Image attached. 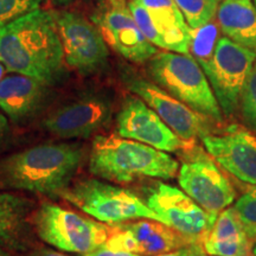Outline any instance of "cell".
I'll use <instances>...</instances> for the list:
<instances>
[{
  "instance_id": "cell-26",
  "label": "cell",
  "mask_w": 256,
  "mask_h": 256,
  "mask_svg": "<svg viewBox=\"0 0 256 256\" xmlns=\"http://www.w3.org/2000/svg\"><path fill=\"white\" fill-rule=\"evenodd\" d=\"M84 256H142L134 254V252H124V250H114V249H110L106 246H102L96 250L89 252V254L84 255Z\"/></svg>"
},
{
  "instance_id": "cell-31",
  "label": "cell",
  "mask_w": 256,
  "mask_h": 256,
  "mask_svg": "<svg viewBox=\"0 0 256 256\" xmlns=\"http://www.w3.org/2000/svg\"><path fill=\"white\" fill-rule=\"evenodd\" d=\"M54 2L58 5H69L72 4L74 2H76V0H54Z\"/></svg>"
},
{
  "instance_id": "cell-14",
  "label": "cell",
  "mask_w": 256,
  "mask_h": 256,
  "mask_svg": "<svg viewBox=\"0 0 256 256\" xmlns=\"http://www.w3.org/2000/svg\"><path fill=\"white\" fill-rule=\"evenodd\" d=\"M206 152L243 184L256 185V134L246 124H223L202 138Z\"/></svg>"
},
{
  "instance_id": "cell-5",
  "label": "cell",
  "mask_w": 256,
  "mask_h": 256,
  "mask_svg": "<svg viewBox=\"0 0 256 256\" xmlns=\"http://www.w3.org/2000/svg\"><path fill=\"white\" fill-rule=\"evenodd\" d=\"M60 196L92 218L110 226L142 218L160 222L156 214L142 198L127 188L98 179L76 182Z\"/></svg>"
},
{
  "instance_id": "cell-21",
  "label": "cell",
  "mask_w": 256,
  "mask_h": 256,
  "mask_svg": "<svg viewBox=\"0 0 256 256\" xmlns=\"http://www.w3.org/2000/svg\"><path fill=\"white\" fill-rule=\"evenodd\" d=\"M183 12L192 31L200 30L211 23L222 0H174Z\"/></svg>"
},
{
  "instance_id": "cell-25",
  "label": "cell",
  "mask_w": 256,
  "mask_h": 256,
  "mask_svg": "<svg viewBox=\"0 0 256 256\" xmlns=\"http://www.w3.org/2000/svg\"><path fill=\"white\" fill-rule=\"evenodd\" d=\"M44 0H0V25L34 11Z\"/></svg>"
},
{
  "instance_id": "cell-18",
  "label": "cell",
  "mask_w": 256,
  "mask_h": 256,
  "mask_svg": "<svg viewBox=\"0 0 256 256\" xmlns=\"http://www.w3.org/2000/svg\"><path fill=\"white\" fill-rule=\"evenodd\" d=\"M48 96L49 86L30 76L14 72L0 80V110L16 124L40 113Z\"/></svg>"
},
{
  "instance_id": "cell-7",
  "label": "cell",
  "mask_w": 256,
  "mask_h": 256,
  "mask_svg": "<svg viewBox=\"0 0 256 256\" xmlns=\"http://www.w3.org/2000/svg\"><path fill=\"white\" fill-rule=\"evenodd\" d=\"M255 62V51L226 36L217 40L209 58L198 62L226 118L235 116L240 110L243 90Z\"/></svg>"
},
{
  "instance_id": "cell-13",
  "label": "cell",
  "mask_w": 256,
  "mask_h": 256,
  "mask_svg": "<svg viewBox=\"0 0 256 256\" xmlns=\"http://www.w3.org/2000/svg\"><path fill=\"white\" fill-rule=\"evenodd\" d=\"M112 114L110 96L92 92L58 106L46 115L42 126L60 139H84L110 122Z\"/></svg>"
},
{
  "instance_id": "cell-19",
  "label": "cell",
  "mask_w": 256,
  "mask_h": 256,
  "mask_svg": "<svg viewBox=\"0 0 256 256\" xmlns=\"http://www.w3.org/2000/svg\"><path fill=\"white\" fill-rule=\"evenodd\" d=\"M216 16L224 36L256 52V8L252 0H222Z\"/></svg>"
},
{
  "instance_id": "cell-3",
  "label": "cell",
  "mask_w": 256,
  "mask_h": 256,
  "mask_svg": "<svg viewBox=\"0 0 256 256\" xmlns=\"http://www.w3.org/2000/svg\"><path fill=\"white\" fill-rule=\"evenodd\" d=\"M178 160L146 144L122 136H96L89 156V172L115 183H130L139 178L174 179Z\"/></svg>"
},
{
  "instance_id": "cell-35",
  "label": "cell",
  "mask_w": 256,
  "mask_h": 256,
  "mask_svg": "<svg viewBox=\"0 0 256 256\" xmlns=\"http://www.w3.org/2000/svg\"><path fill=\"white\" fill-rule=\"evenodd\" d=\"M252 2H254V5H255V8H256V0H252Z\"/></svg>"
},
{
  "instance_id": "cell-15",
  "label": "cell",
  "mask_w": 256,
  "mask_h": 256,
  "mask_svg": "<svg viewBox=\"0 0 256 256\" xmlns=\"http://www.w3.org/2000/svg\"><path fill=\"white\" fill-rule=\"evenodd\" d=\"M92 20L108 46L130 62H148L158 52L138 26L126 0H107Z\"/></svg>"
},
{
  "instance_id": "cell-12",
  "label": "cell",
  "mask_w": 256,
  "mask_h": 256,
  "mask_svg": "<svg viewBox=\"0 0 256 256\" xmlns=\"http://www.w3.org/2000/svg\"><path fill=\"white\" fill-rule=\"evenodd\" d=\"M64 58L70 68L81 75L104 72L110 66V50L95 24L72 12L56 17Z\"/></svg>"
},
{
  "instance_id": "cell-24",
  "label": "cell",
  "mask_w": 256,
  "mask_h": 256,
  "mask_svg": "<svg viewBox=\"0 0 256 256\" xmlns=\"http://www.w3.org/2000/svg\"><path fill=\"white\" fill-rule=\"evenodd\" d=\"M240 112L246 126L256 132V62L246 83Z\"/></svg>"
},
{
  "instance_id": "cell-8",
  "label": "cell",
  "mask_w": 256,
  "mask_h": 256,
  "mask_svg": "<svg viewBox=\"0 0 256 256\" xmlns=\"http://www.w3.org/2000/svg\"><path fill=\"white\" fill-rule=\"evenodd\" d=\"M121 81L128 90L142 98L185 142H194L197 139L209 136L218 128L217 126L222 124L194 110L153 81L130 69L126 68L121 72Z\"/></svg>"
},
{
  "instance_id": "cell-9",
  "label": "cell",
  "mask_w": 256,
  "mask_h": 256,
  "mask_svg": "<svg viewBox=\"0 0 256 256\" xmlns=\"http://www.w3.org/2000/svg\"><path fill=\"white\" fill-rule=\"evenodd\" d=\"M194 145L183 150L188 158L179 168V186L206 212L218 216L235 202L236 190L216 160Z\"/></svg>"
},
{
  "instance_id": "cell-1",
  "label": "cell",
  "mask_w": 256,
  "mask_h": 256,
  "mask_svg": "<svg viewBox=\"0 0 256 256\" xmlns=\"http://www.w3.org/2000/svg\"><path fill=\"white\" fill-rule=\"evenodd\" d=\"M0 62L49 87L62 81L66 58L55 16L38 8L0 25Z\"/></svg>"
},
{
  "instance_id": "cell-4",
  "label": "cell",
  "mask_w": 256,
  "mask_h": 256,
  "mask_svg": "<svg viewBox=\"0 0 256 256\" xmlns=\"http://www.w3.org/2000/svg\"><path fill=\"white\" fill-rule=\"evenodd\" d=\"M152 81L194 110L223 124L224 115L206 72L190 54L156 52L147 64Z\"/></svg>"
},
{
  "instance_id": "cell-33",
  "label": "cell",
  "mask_w": 256,
  "mask_h": 256,
  "mask_svg": "<svg viewBox=\"0 0 256 256\" xmlns=\"http://www.w3.org/2000/svg\"><path fill=\"white\" fill-rule=\"evenodd\" d=\"M0 256H11V255H8V252L2 250V249H0Z\"/></svg>"
},
{
  "instance_id": "cell-28",
  "label": "cell",
  "mask_w": 256,
  "mask_h": 256,
  "mask_svg": "<svg viewBox=\"0 0 256 256\" xmlns=\"http://www.w3.org/2000/svg\"><path fill=\"white\" fill-rule=\"evenodd\" d=\"M10 134L8 121L4 114L0 113V142L5 140Z\"/></svg>"
},
{
  "instance_id": "cell-27",
  "label": "cell",
  "mask_w": 256,
  "mask_h": 256,
  "mask_svg": "<svg viewBox=\"0 0 256 256\" xmlns=\"http://www.w3.org/2000/svg\"><path fill=\"white\" fill-rule=\"evenodd\" d=\"M28 256H70L49 248H37L28 252Z\"/></svg>"
},
{
  "instance_id": "cell-2",
  "label": "cell",
  "mask_w": 256,
  "mask_h": 256,
  "mask_svg": "<svg viewBox=\"0 0 256 256\" xmlns=\"http://www.w3.org/2000/svg\"><path fill=\"white\" fill-rule=\"evenodd\" d=\"M78 144L49 142L0 159V188L55 196L70 186L81 165Z\"/></svg>"
},
{
  "instance_id": "cell-34",
  "label": "cell",
  "mask_w": 256,
  "mask_h": 256,
  "mask_svg": "<svg viewBox=\"0 0 256 256\" xmlns=\"http://www.w3.org/2000/svg\"><path fill=\"white\" fill-rule=\"evenodd\" d=\"M252 255L256 256V244H254V247H252Z\"/></svg>"
},
{
  "instance_id": "cell-11",
  "label": "cell",
  "mask_w": 256,
  "mask_h": 256,
  "mask_svg": "<svg viewBox=\"0 0 256 256\" xmlns=\"http://www.w3.org/2000/svg\"><path fill=\"white\" fill-rule=\"evenodd\" d=\"M138 26L156 48L190 54L192 30L174 0H128Z\"/></svg>"
},
{
  "instance_id": "cell-32",
  "label": "cell",
  "mask_w": 256,
  "mask_h": 256,
  "mask_svg": "<svg viewBox=\"0 0 256 256\" xmlns=\"http://www.w3.org/2000/svg\"><path fill=\"white\" fill-rule=\"evenodd\" d=\"M5 70H8V69H6V66L2 62H0V80L2 78V75H4Z\"/></svg>"
},
{
  "instance_id": "cell-30",
  "label": "cell",
  "mask_w": 256,
  "mask_h": 256,
  "mask_svg": "<svg viewBox=\"0 0 256 256\" xmlns=\"http://www.w3.org/2000/svg\"><path fill=\"white\" fill-rule=\"evenodd\" d=\"M191 256H210L206 254V252L203 250L200 243H194L191 247Z\"/></svg>"
},
{
  "instance_id": "cell-16",
  "label": "cell",
  "mask_w": 256,
  "mask_h": 256,
  "mask_svg": "<svg viewBox=\"0 0 256 256\" xmlns=\"http://www.w3.org/2000/svg\"><path fill=\"white\" fill-rule=\"evenodd\" d=\"M194 244V241L158 220L142 218L110 226L106 247L114 250L156 256Z\"/></svg>"
},
{
  "instance_id": "cell-10",
  "label": "cell",
  "mask_w": 256,
  "mask_h": 256,
  "mask_svg": "<svg viewBox=\"0 0 256 256\" xmlns=\"http://www.w3.org/2000/svg\"><path fill=\"white\" fill-rule=\"evenodd\" d=\"M144 200L156 214L160 222L200 244L217 218L183 190L162 182L144 188Z\"/></svg>"
},
{
  "instance_id": "cell-23",
  "label": "cell",
  "mask_w": 256,
  "mask_h": 256,
  "mask_svg": "<svg viewBox=\"0 0 256 256\" xmlns=\"http://www.w3.org/2000/svg\"><path fill=\"white\" fill-rule=\"evenodd\" d=\"M246 234L252 242H256V185H249L235 206Z\"/></svg>"
},
{
  "instance_id": "cell-20",
  "label": "cell",
  "mask_w": 256,
  "mask_h": 256,
  "mask_svg": "<svg viewBox=\"0 0 256 256\" xmlns=\"http://www.w3.org/2000/svg\"><path fill=\"white\" fill-rule=\"evenodd\" d=\"M31 203L8 192H0V244L20 249L24 247Z\"/></svg>"
},
{
  "instance_id": "cell-22",
  "label": "cell",
  "mask_w": 256,
  "mask_h": 256,
  "mask_svg": "<svg viewBox=\"0 0 256 256\" xmlns=\"http://www.w3.org/2000/svg\"><path fill=\"white\" fill-rule=\"evenodd\" d=\"M248 236L243 228V224L240 220L238 211L234 206H228L220 211L214 223L212 228L203 241H229Z\"/></svg>"
},
{
  "instance_id": "cell-29",
  "label": "cell",
  "mask_w": 256,
  "mask_h": 256,
  "mask_svg": "<svg viewBox=\"0 0 256 256\" xmlns=\"http://www.w3.org/2000/svg\"><path fill=\"white\" fill-rule=\"evenodd\" d=\"M191 247H186L183 249H179V250L176 252H168V254H162V255H156V256H191Z\"/></svg>"
},
{
  "instance_id": "cell-17",
  "label": "cell",
  "mask_w": 256,
  "mask_h": 256,
  "mask_svg": "<svg viewBox=\"0 0 256 256\" xmlns=\"http://www.w3.org/2000/svg\"><path fill=\"white\" fill-rule=\"evenodd\" d=\"M118 136L146 144L160 151H183L190 144L182 140L162 118L136 95L124 98L115 124Z\"/></svg>"
},
{
  "instance_id": "cell-6",
  "label": "cell",
  "mask_w": 256,
  "mask_h": 256,
  "mask_svg": "<svg viewBox=\"0 0 256 256\" xmlns=\"http://www.w3.org/2000/svg\"><path fill=\"white\" fill-rule=\"evenodd\" d=\"M42 241L62 252L87 255L106 244L110 228L54 203H43L34 216Z\"/></svg>"
}]
</instances>
